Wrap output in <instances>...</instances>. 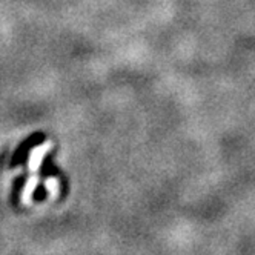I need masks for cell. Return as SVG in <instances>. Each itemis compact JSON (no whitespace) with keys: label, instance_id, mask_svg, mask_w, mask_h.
<instances>
[{"label":"cell","instance_id":"cell-1","mask_svg":"<svg viewBox=\"0 0 255 255\" xmlns=\"http://www.w3.org/2000/svg\"><path fill=\"white\" fill-rule=\"evenodd\" d=\"M52 148V143L51 141H46L43 144H40V146L37 148H34L31 155H29V163H28V166H29V171L34 174L31 178H28V183L25 186V198H29L32 191L35 189V185H37V177H35V172H37L39 166H40V163L43 160V157L48 154V151Z\"/></svg>","mask_w":255,"mask_h":255}]
</instances>
